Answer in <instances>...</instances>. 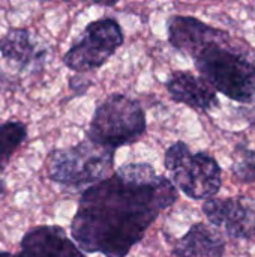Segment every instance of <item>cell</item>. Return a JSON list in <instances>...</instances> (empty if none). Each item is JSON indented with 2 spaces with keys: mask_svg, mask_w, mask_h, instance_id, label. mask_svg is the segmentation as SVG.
<instances>
[{
  "mask_svg": "<svg viewBox=\"0 0 255 257\" xmlns=\"http://www.w3.org/2000/svg\"><path fill=\"white\" fill-rule=\"evenodd\" d=\"M209 223L231 239H255V209L239 199H209L203 205Z\"/></svg>",
  "mask_w": 255,
  "mask_h": 257,
  "instance_id": "obj_7",
  "label": "cell"
},
{
  "mask_svg": "<svg viewBox=\"0 0 255 257\" xmlns=\"http://www.w3.org/2000/svg\"><path fill=\"white\" fill-rule=\"evenodd\" d=\"M0 257H24L21 253H18V254H12V253H9V251H0Z\"/></svg>",
  "mask_w": 255,
  "mask_h": 257,
  "instance_id": "obj_16",
  "label": "cell"
},
{
  "mask_svg": "<svg viewBox=\"0 0 255 257\" xmlns=\"http://www.w3.org/2000/svg\"><path fill=\"white\" fill-rule=\"evenodd\" d=\"M146 130V113L140 101L123 93H113L96 107L86 137L117 151L138 142Z\"/></svg>",
  "mask_w": 255,
  "mask_h": 257,
  "instance_id": "obj_4",
  "label": "cell"
},
{
  "mask_svg": "<svg viewBox=\"0 0 255 257\" xmlns=\"http://www.w3.org/2000/svg\"><path fill=\"white\" fill-rule=\"evenodd\" d=\"M27 139V125L20 120L0 123V172L6 170L11 158Z\"/></svg>",
  "mask_w": 255,
  "mask_h": 257,
  "instance_id": "obj_12",
  "label": "cell"
},
{
  "mask_svg": "<svg viewBox=\"0 0 255 257\" xmlns=\"http://www.w3.org/2000/svg\"><path fill=\"white\" fill-rule=\"evenodd\" d=\"M123 29L116 18L105 17L86 26L80 39L63 54V65L78 74L102 68L123 45Z\"/></svg>",
  "mask_w": 255,
  "mask_h": 257,
  "instance_id": "obj_6",
  "label": "cell"
},
{
  "mask_svg": "<svg viewBox=\"0 0 255 257\" xmlns=\"http://www.w3.org/2000/svg\"><path fill=\"white\" fill-rule=\"evenodd\" d=\"M90 86H92V81H87L83 74H77L69 78V87L74 90L75 95H83Z\"/></svg>",
  "mask_w": 255,
  "mask_h": 257,
  "instance_id": "obj_14",
  "label": "cell"
},
{
  "mask_svg": "<svg viewBox=\"0 0 255 257\" xmlns=\"http://www.w3.org/2000/svg\"><path fill=\"white\" fill-rule=\"evenodd\" d=\"M171 182L192 200L213 199L222 187V170L207 152L192 154L185 142L173 143L164 155Z\"/></svg>",
  "mask_w": 255,
  "mask_h": 257,
  "instance_id": "obj_5",
  "label": "cell"
},
{
  "mask_svg": "<svg viewBox=\"0 0 255 257\" xmlns=\"http://www.w3.org/2000/svg\"><path fill=\"white\" fill-rule=\"evenodd\" d=\"M177 199L167 176L147 163H128L81 191L71 236L86 253L126 257Z\"/></svg>",
  "mask_w": 255,
  "mask_h": 257,
  "instance_id": "obj_1",
  "label": "cell"
},
{
  "mask_svg": "<svg viewBox=\"0 0 255 257\" xmlns=\"http://www.w3.org/2000/svg\"><path fill=\"white\" fill-rule=\"evenodd\" d=\"M114 158L116 151L84 137L75 146L51 151L47 173L54 184L63 188L84 191L111 176Z\"/></svg>",
  "mask_w": 255,
  "mask_h": 257,
  "instance_id": "obj_3",
  "label": "cell"
},
{
  "mask_svg": "<svg viewBox=\"0 0 255 257\" xmlns=\"http://www.w3.org/2000/svg\"><path fill=\"white\" fill-rule=\"evenodd\" d=\"M170 98L177 104H185L198 111H210L219 105L215 89L200 75L189 71H174L165 81Z\"/></svg>",
  "mask_w": 255,
  "mask_h": 257,
  "instance_id": "obj_9",
  "label": "cell"
},
{
  "mask_svg": "<svg viewBox=\"0 0 255 257\" xmlns=\"http://www.w3.org/2000/svg\"><path fill=\"white\" fill-rule=\"evenodd\" d=\"M167 32L171 47L192 57L200 77L215 92L255 104V54L248 44L189 15H171Z\"/></svg>",
  "mask_w": 255,
  "mask_h": 257,
  "instance_id": "obj_2",
  "label": "cell"
},
{
  "mask_svg": "<svg viewBox=\"0 0 255 257\" xmlns=\"http://www.w3.org/2000/svg\"><path fill=\"white\" fill-rule=\"evenodd\" d=\"M242 151H243L242 160L236 161L231 166V172L237 181L252 184L255 182V152L246 148H242Z\"/></svg>",
  "mask_w": 255,
  "mask_h": 257,
  "instance_id": "obj_13",
  "label": "cell"
},
{
  "mask_svg": "<svg viewBox=\"0 0 255 257\" xmlns=\"http://www.w3.org/2000/svg\"><path fill=\"white\" fill-rule=\"evenodd\" d=\"M24 257H86L60 226H38L21 239Z\"/></svg>",
  "mask_w": 255,
  "mask_h": 257,
  "instance_id": "obj_8",
  "label": "cell"
},
{
  "mask_svg": "<svg viewBox=\"0 0 255 257\" xmlns=\"http://www.w3.org/2000/svg\"><path fill=\"white\" fill-rule=\"evenodd\" d=\"M0 54L5 60L26 71L32 66L36 68L38 63H44L47 51L38 48L27 29L12 27L0 38Z\"/></svg>",
  "mask_w": 255,
  "mask_h": 257,
  "instance_id": "obj_11",
  "label": "cell"
},
{
  "mask_svg": "<svg viewBox=\"0 0 255 257\" xmlns=\"http://www.w3.org/2000/svg\"><path fill=\"white\" fill-rule=\"evenodd\" d=\"M6 190H8V187H6V181L0 178V199L6 194Z\"/></svg>",
  "mask_w": 255,
  "mask_h": 257,
  "instance_id": "obj_15",
  "label": "cell"
},
{
  "mask_svg": "<svg viewBox=\"0 0 255 257\" xmlns=\"http://www.w3.org/2000/svg\"><path fill=\"white\" fill-rule=\"evenodd\" d=\"M225 247L218 230L204 223H195L176 242L170 257H224Z\"/></svg>",
  "mask_w": 255,
  "mask_h": 257,
  "instance_id": "obj_10",
  "label": "cell"
}]
</instances>
